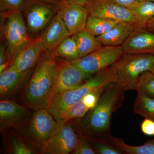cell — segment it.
I'll use <instances>...</instances> for the list:
<instances>
[{"label":"cell","instance_id":"6da1fadb","mask_svg":"<svg viewBox=\"0 0 154 154\" xmlns=\"http://www.w3.org/2000/svg\"><path fill=\"white\" fill-rule=\"evenodd\" d=\"M125 91L115 83L105 86L96 106L79 123V128L83 135L89 138L109 139L111 136V116L122 104Z\"/></svg>","mask_w":154,"mask_h":154},{"label":"cell","instance_id":"7a4b0ae2","mask_svg":"<svg viewBox=\"0 0 154 154\" xmlns=\"http://www.w3.org/2000/svg\"><path fill=\"white\" fill-rule=\"evenodd\" d=\"M59 65L53 51L42 56L21 96L25 107L35 110L48 109L53 95Z\"/></svg>","mask_w":154,"mask_h":154},{"label":"cell","instance_id":"3957f363","mask_svg":"<svg viewBox=\"0 0 154 154\" xmlns=\"http://www.w3.org/2000/svg\"><path fill=\"white\" fill-rule=\"evenodd\" d=\"M154 65V55L124 53L108 67L111 82L126 91L136 90L141 75L150 71Z\"/></svg>","mask_w":154,"mask_h":154},{"label":"cell","instance_id":"277c9868","mask_svg":"<svg viewBox=\"0 0 154 154\" xmlns=\"http://www.w3.org/2000/svg\"><path fill=\"white\" fill-rule=\"evenodd\" d=\"M110 83L112 82L108 67L88 78L78 88L54 94L47 109L57 121L65 110L87 94L105 88Z\"/></svg>","mask_w":154,"mask_h":154},{"label":"cell","instance_id":"5b68a950","mask_svg":"<svg viewBox=\"0 0 154 154\" xmlns=\"http://www.w3.org/2000/svg\"><path fill=\"white\" fill-rule=\"evenodd\" d=\"M1 36L7 48L8 59L13 61L14 58L33 38L29 36L21 11L1 13Z\"/></svg>","mask_w":154,"mask_h":154},{"label":"cell","instance_id":"8992f818","mask_svg":"<svg viewBox=\"0 0 154 154\" xmlns=\"http://www.w3.org/2000/svg\"><path fill=\"white\" fill-rule=\"evenodd\" d=\"M57 124L48 110L42 108L36 110L27 121L18 128H23L21 131L25 140L41 150L55 130Z\"/></svg>","mask_w":154,"mask_h":154},{"label":"cell","instance_id":"52a82bcc","mask_svg":"<svg viewBox=\"0 0 154 154\" xmlns=\"http://www.w3.org/2000/svg\"><path fill=\"white\" fill-rule=\"evenodd\" d=\"M123 54L121 45H104L86 56L71 61L83 72L92 76L111 66Z\"/></svg>","mask_w":154,"mask_h":154},{"label":"cell","instance_id":"ba28073f","mask_svg":"<svg viewBox=\"0 0 154 154\" xmlns=\"http://www.w3.org/2000/svg\"><path fill=\"white\" fill-rule=\"evenodd\" d=\"M56 128L40 150L42 154H67L73 152L81 137L68 122L57 121Z\"/></svg>","mask_w":154,"mask_h":154},{"label":"cell","instance_id":"9c48e42d","mask_svg":"<svg viewBox=\"0 0 154 154\" xmlns=\"http://www.w3.org/2000/svg\"><path fill=\"white\" fill-rule=\"evenodd\" d=\"M58 6L42 0H28L23 11L29 33H37L45 28L57 14Z\"/></svg>","mask_w":154,"mask_h":154},{"label":"cell","instance_id":"30bf717a","mask_svg":"<svg viewBox=\"0 0 154 154\" xmlns=\"http://www.w3.org/2000/svg\"><path fill=\"white\" fill-rule=\"evenodd\" d=\"M85 8L90 16L137 25L134 16L129 9L111 0H90Z\"/></svg>","mask_w":154,"mask_h":154},{"label":"cell","instance_id":"8fae6325","mask_svg":"<svg viewBox=\"0 0 154 154\" xmlns=\"http://www.w3.org/2000/svg\"><path fill=\"white\" fill-rule=\"evenodd\" d=\"M91 77L71 61L59 62L53 95L78 88Z\"/></svg>","mask_w":154,"mask_h":154},{"label":"cell","instance_id":"7c38bea8","mask_svg":"<svg viewBox=\"0 0 154 154\" xmlns=\"http://www.w3.org/2000/svg\"><path fill=\"white\" fill-rule=\"evenodd\" d=\"M57 14L70 36L85 29L89 16L85 7L75 4L70 0H63L58 6Z\"/></svg>","mask_w":154,"mask_h":154},{"label":"cell","instance_id":"4fadbf2b","mask_svg":"<svg viewBox=\"0 0 154 154\" xmlns=\"http://www.w3.org/2000/svg\"><path fill=\"white\" fill-rule=\"evenodd\" d=\"M46 52L41 36H38L32 39L18 53L10 66L19 72L30 70Z\"/></svg>","mask_w":154,"mask_h":154},{"label":"cell","instance_id":"5bb4252c","mask_svg":"<svg viewBox=\"0 0 154 154\" xmlns=\"http://www.w3.org/2000/svg\"><path fill=\"white\" fill-rule=\"evenodd\" d=\"M30 70L19 72L11 66L0 74V97L2 100L16 96L25 88Z\"/></svg>","mask_w":154,"mask_h":154},{"label":"cell","instance_id":"9a60e30c","mask_svg":"<svg viewBox=\"0 0 154 154\" xmlns=\"http://www.w3.org/2000/svg\"><path fill=\"white\" fill-rule=\"evenodd\" d=\"M121 46L124 53L154 55V33L137 27Z\"/></svg>","mask_w":154,"mask_h":154},{"label":"cell","instance_id":"2e32d148","mask_svg":"<svg viewBox=\"0 0 154 154\" xmlns=\"http://www.w3.org/2000/svg\"><path fill=\"white\" fill-rule=\"evenodd\" d=\"M28 107L17 104L10 99L0 102V122L1 126L17 128L21 126L31 116Z\"/></svg>","mask_w":154,"mask_h":154},{"label":"cell","instance_id":"e0dca14e","mask_svg":"<svg viewBox=\"0 0 154 154\" xmlns=\"http://www.w3.org/2000/svg\"><path fill=\"white\" fill-rule=\"evenodd\" d=\"M103 89H99L87 94L86 96L65 110L57 121L68 122L77 119H82L89 110L96 106Z\"/></svg>","mask_w":154,"mask_h":154},{"label":"cell","instance_id":"ac0fdd59","mask_svg":"<svg viewBox=\"0 0 154 154\" xmlns=\"http://www.w3.org/2000/svg\"><path fill=\"white\" fill-rule=\"evenodd\" d=\"M69 36L70 34L57 14L52 18L40 36L46 51H53Z\"/></svg>","mask_w":154,"mask_h":154},{"label":"cell","instance_id":"d6986e66","mask_svg":"<svg viewBox=\"0 0 154 154\" xmlns=\"http://www.w3.org/2000/svg\"><path fill=\"white\" fill-rule=\"evenodd\" d=\"M137 27L135 23L119 22L110 31L97 36V38L102 45L120 46Z\"/></svg>","mask_w":154,"mask_h":154},{"label":"cell","instance_id":"ffe728a7","mask_svg":"<svg viewBox=\"0 0 154 154\" xmlns=\"http://www.w3.org/2000/svg\"><path fill=\"white\" fill-rule=\"evenodd\" d=\"M127 8L134 16L139 28H144L154 17V2L152 1L137 0Z\"/></svg>","mask_w":154,"mask_h":154},{"label":"cell","instance_id":"44dd1931","mask_svg":"<svg viewBox=\"0 0 154 154\" xmlns=\"http://www.w3.org/2000/svg\"><path fill=\"white\" fill-rule=\"evenodd\" d=\"M71 36L77 45L80 58L94 52L102 46V44L98 40L97 36L86 29Z\"/></svg>","mask_w":154,"mask_h":154},{"label":"cell","instance_id":"7402d4cb","mask_svg":"<svg viewBox=\"0 0 154 154\" xmlns=\"http://www.w3.org/2000/svg\"><path fill=\"white\" fill-rule=\"evenodd\" d=\"M108 140L122 154H154V139L149 140L144 144L139 146L128 145L122 139L110 136Z\"/></svg>","mask_w":154,"mask_h":154},{"label":"cell","instance_id":"603a6c76","mask_svg":"<svg viewBox=\"0 0 154 154\" xmlns=\"http://www.w3.org/2000/svg\"><path fill=\"white\" fill-rule=\"evenodd\" d=\"M119 22H120L89 15L85 29L98 36L110 31Z\"/></svg>","mask_w":154,"mask_h":154},{"label":"cell","instance_id":"cb8c5ba5","mask_svg":"<svg viewBox=\"0 0 154 154\" xmlns=\"http://www.w3.org/2000/svg\"><path fill=\"white\" fill-rule=\"evenodd\" d=\"M53 51L57 57L63 58L66 60L72 61L80 58L77 45L71 36L61 42Z\"/></svg>","mask_w":154,"mask_h":154},{"label":"cell","instance_id":"d4e9b609","mask_svg":"<svg viewBox=\"0 0 154 154\" xmlns=\"http://www.w3.org/2000/svg\"><path fill=\"white\" fill-rule=\"evenodd\" d=\"M133 110L136 114L154 121V98L137 92Z\"/></svg>","mask_w":154,"mask_h":154},{"label":"cell","instance_id":"484cf974","mask_svg":"<svg viewBox=\"0 0 154 154\" xmlns=\"http://www.w3.org/2000/svg\"><path fill=\"white\" fill-rule=\"evenodd\" d=\"M8 143V149L10 153L32 154L36 153L30 144L18 135L11 136Z\"/></svg>","mask_w":154,"mask_h":154},{"label":"cell","instance_id":"4316f807","mask_svg":"<svg viewBox=\"0 0 154 154\" xmlns=\"http://www.w3.org/2000/svg\"><path fill=\"white\" fill-rule=\"evenodd\" d=\"M136 91L154 98V74L150 71L142 74L138 81Z\"/></svg>","mask_w":154,"mask_h":154},{"label":"cell","instance_id":"83f0119b","mask_svg":"<svg viewBox=\"0 0 154 154\" xmlns=\"http://www.w3.org/2000/svg\"><path fill=\"white\" fill-rule=\"evenodd\" d=\"M88 138L91 142L96 154H122L121 152L114 146L108 140L95 139L89 138Z\"/></svg>","mask_w":154,"mask_h":154},{"label":"cell","instance_id":"f1b7e54d","mask_svg":"<svg viewBox=\"0 0 154 154\" xmlns=\"http://www.w3.org/2000/svg\"><path fill=\"white\" fill-rule=\"evenodd\" d=\"M28 0H0L1 13L12 11H22L25 8Z\"/></svg>","mask_w":154,"mask_h":154},{"label":"cell","instance_id":"f546056e","mask_svg":"<svg viewBox=\"0 0 154 154\" xmlns=\"http://www.w3.org/2000/svg\"><path fill=\"white\" fill-rule=\"evenodd\" d=\"M72 154H96V153L90 140L85 136H83L80 138L79 144Z\"/></svg>","mask_w":154,"mask_h":154},{"label":"cell","instance_id":"4dcf8cb0","mask_svg":"<svg viewBox=\"0 0 154 154\" xmlns=\"http://www.w3.org/2000/svg\"><path fill=\"white\" fill-rule=\"evenodd\" d=\"M141 130L144 134L147 136H154V121L145 118L140 125Z\"/></svg>","mask_w":154,"mask_h":154},{"label":"cell","instance_id":"1f68e13d","mask_svg":"<svg viewBox=\"0 0 154 154\" xmlns=\"http://www.w3.org/2000/svg\"><path fill=\"white\" fill-rule=\"evenodd\" d=\"M8 59L7 48L5 42H1L0 45V65L6 62Z\"/></svg>","mask_w":154,"mask_h":154},{"label":"cell","instance_id":"d6a6232c","mask_svg":"<svg viewBox=\"0 0 154 154\" xmlns=\"http://www.w3.org/2000/svg\"><path fill=\"white\" fill-rule=\"evenodd\" d=\"M116 4L120 5L127 7L131 4H132L134 2H135L137 0H111Z\"/></svg>","mask_w":154,"mask_h":154},{"label":"cell","instance_id":"836d02e7","mask_svg":"<svg viewBox=\"0 0 154 154\" xmlns=\"http://www.w3.org/2000/svg\"><path fill=\"white\" fill-rule=\"evenodd\" d=\"M143 28L154 33V17L148 22Z\"/></svg>","mask_w":154,"mask_h":154},{"label":"cell","instance_id":"e575fe53","mask_svg":"<svg viewBox=\"0 0 154 154\" xmlns=\"http://www.w3.org/2000/svg\"><path fill=\"white\" fill-rule=\"evenodd\" d=\"M70 1L77 5L85 7L87 3L90 0H70Z\"/></svg>","mask_w":154,"mask_h":154},{"label":"cell","instance_id":"d590c367","mask_svg":"<svg viewBox=\"0 0 154 154\" xmlns=\"http://www.w3.org/2000/svg\"><path fill=\"white\" fill-rule=\"evenodd\" d=\"M42 1L47 2L51 3V4L56 5L58 6L60 4L61 2L63 0H42Z\"/></svg>","mask_w":154,"mask_h":154},{"label":"cell","instance_id":"8d00e7d4","mask_svg":"<svg viewBox=\"0 0 154 154\" xmlns=\"http://www.w3.org/2000/svg\"><path fill=\"white\" fill-rule=\"evenodd\" d=\"M150 71L151 72H152L154 74V65L152 66L151 69L150 70Z\"/></svg>","mask_w":154,"mask_h":154},{"label":"cell","instance_id":"74e56055","mask_svg":"<svg viewBox=\"0 0 154 154\" xmlns=\"http://www.w3.org/2000/svg\"><path fill=\"white\" fill-rule=\"evenodd\" d=\"M148 1H152V2H154V0H148Z\"/></svg>","mask_w":154,"mask_h":154}]
</instances>
